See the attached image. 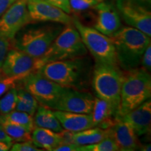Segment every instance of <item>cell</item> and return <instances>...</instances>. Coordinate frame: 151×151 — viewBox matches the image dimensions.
I'll use <instances>...</instances> for the list:
<instances>
[{
	"mask_svg": "<svg viewBox=\"0 0 151 151\" xmlns=\"http://www.w3.org/2000/svg\"><path fill=\"white\" fill-rule=\"evenodd\" d=\"M93 68L92 60L85 55L48 62L37 71L63 88L86 91L91 84Z\"/></svg>",
	"mask_w": 151,
	"mask_h": 151,
	"instance_id": "6da1fadb",
	"label": "cell"
},
{
	"mask_svg": "<svg viewBox=\"0 0 151 151\" xmlns=\"http://www.w3.org/2000/svg\"><path fill=\"white\" fill-rule=\"evenodd\" d=\"M65 26L57 22H32L18 32L11 41V47L35 59H39L44 55Z\"/></svg>",
	"mask_w": 151,
	"mask_h": 151,
	"instance_id": "7a4b0ae2",
	"label": "cell"
},
{
	"mask_svg": "<svg viewBox=\"0 0 151 151\" xmlns=\"http://www.w3.org/2000/svg\"><path fill=\"white\" fill-rule=\"evenodd\" d=\"M115 47L117 63L124 71L137 69L150 37L137 28L122 27L111 37Z\"/></svg>",
	"mask_w": 151,
	"mask_h": 151,
	"instance_id": "3957f363",
	"label": "cell"
},
{
	"mask_svg": "<svg viewBox=\"0 0 151 151\" xmlns=\"http://www.w3.org/2000/svg\"><path fill=\"white\" fill-rule=\"evenodd\" d=\"M149 73L142 67L123 72L117 117L124 116L150 99L151 77Z\"/></svg>",
	"mask_w": 151,
	"mask_h": 151,
	"instance_id": "277c9868",
	"label": "cell"
},
{
	"mask_svg": "<svg viewBox=\"0 0 151 151\" xmlns=\"http://www.w3.org/2000/svg\"><path fill=\"white\" fill-rule=\"evenodd\" d=\"M88 52L73 23L66 24L44 55L37 59V70L48 62L80 58L87 55Z\"/></svg>",
	"mask_w": 151,
	"mask_h": 151,
	"instance_id": "5b68a950",
	"label": "cell"
},
{
	"mask_svg": "<svg viewBox=\"0 0 151 151\" xmlns=\"http://www.w3.org/2000/svg\"><path fill=\"white\" fill-rule=\"evenodd\" d=\"M123 71L118 65L95 62L92 71L91 86L97 97L107 101L116 111L120 100Z\"/></svg>",
	"mask_w": 151,
	"mask_h": 151,
	"instance_id": "8992f818",
	"label": "cell"
},
{
	"mask_svg": "<svg viewBox=\"0 0 151 151\" xmlns=\"http://www.w3.org/2000/svg\"><path fill=\"white\" fill-rule=\"evenodd\" d=\"M72 23L95 62L118 65L115 47L111 37L103 35L94 27L86 25L76 16L73 17Z\"/></svg>",
	"mask_w": 151,
	"mask_h": 151,
	"instance_id": "52a82bcc",
	"label": "cell"
},
{
	"mask_svg": "<svg viewBox=\"0 0 151 151\" xmlns=\"http://www.w3.org/2000/svg\"><path fill=\"white\" fill-rule=\"evenodd\" d=\"M17 86L29 92L39 104L52 109L65 89L38 71L29 73L19 81Z\"/></svg>",
	"mask_w": 151,
	"mask_h": 151,
	"instance_id": "ba28073f",
	"label": "cell"
},
{
	"mask_svg": "<svg viewBox=\"0 0 151 151\" xmlns=\"http://www.w3.org/2000/svg\"><path fill=\"white\" fill-rule=\"evenodd\" d=\"M115 6L125 23L151 37L150 0H116Z\"/></svg>",
	"mask_w": 151,
	"mask_h": 151,
	"instance_id": "9c48e42d",
	"label": "cell"
},
{
	"mask_svg": "<svg viewBox=\"0 0 151 151\" xmlns=\"http://www.w3.org/2000/svg\"><path fill=\"white\" fill-rule=\"evenodd\" d=\"M32 23L27 0H16L0 17V34L12 41L24 27Z\"/></svg>",
	"mask_w": 151,
	"mask_h": 151,
	"instance_id": "30bf717a",
	"label": "cell"
},
{
	"mask_svg": "<svg viewBox=\"0 0 151 151\" xmlns=\"http://www.w3.org/2000/svg\"><path fill=\"white\" fill-rule=\"evenodd\" d=\"M94 97L86 91L65 88L52 109L67 112L91 114Z\"/></svg>",
	"mask_w": 151,
	"mask_h": 151,
	"instance_id": "8fae6325",
	"label": "cell"
},
{
	"mask_svg": "<svg viewBox=\"0 0 151 151\" xmlns=\"http://www.w3.org/2000/svg\"><path fill=\"white\" fill-rule=\"evenodd\" d=\"M27 7L32 22L72 23L73 17L45 0H27Z\"/></svg>",
	"mask_w": 151,
	"mask_h": 151,
	"instance_id": "7c38bea8",
	"label": "cell"
},
{
	"mask_svg": "<svg viewBox=\"0 0 151 151\" xmlns=\"http://www.w3.org/2000/svg\"><path fill=\"white\" fill-rule=\"evenodd\" d=\"M1 70L8 76L19 77L21 79L37 71V59L16 48H10L4 60Z\"/></svg>",
	"mask_w": 151,
	"mask_h": 151,
	"instance_id": "4fadbf2b",
	"label": "cell"
},
{
	"mask_svg": "<svg viewBox=\"0 0 151 151\" xmlns=\"http://www.w3.org/2000/svg\"><path fill=\"white\" fill-rule=\"evenodd\" d=\"M94 9L96 11L94 28L99 32L111 37L122 27L120 15L112 1L103 0Z\"/></svg>",
	"mask_w": 151,
	"mask_h": 151,
	"instance_id": "5bb4252c",
	"label": "cell"
},
{
	"mask_svg": "<svg viewBox=\"0 0 151 151\" xmlns=\"http://www.w3.org/2000/svg\"><path fill=\"white\" fill-rule=\"evenodd\" d=\"M108 137L118 146L119 150L134 151L139 150L141 143L132 127L119 117H115L113 125L107 129Z\"/></svg>",
	"mask_w": 151,
	"mask_h": 151,
	"instance_id": "9a60e30c",
	"label": "cell"
},
{
	"mask_svg": "<svg viewBox=\"0 0 151 151\" xmlns=\"http://www.w3.org/2000/svg\"><path fill=\"white\" fill-rule=\"evenodd\" d=\"M119 118L129 124L138 137L148 134L151 127L150 99Z\"/></svg>",
	"mask_w": 151,
	"mask_h": 151,
	"instance_id": "2e32d148",
	"label": "cell"
},
{
	"mask_svg": "<svg viewBox=\"0 0 151 151\" xmlns=\"http://www.w3.org/2000/svg\"><path fill=\"white\" fill-rule=\"evenodd\" d=\"M54 113L63 129L67 131L78 132L94 127L91 114L57 110Z\"/></svg>",
	"mask_w": 151,
	"mask_h": 151,
	"instance_id": "e0dca14e",
	"label": "cell"
},
{
	"mask_svg": "<svg viewBox=\"0 0 151 151\" xmlns=\"http://www.w3.org/2000/svg\"><path fill=\"white\" fill-rule=\"evenodd\" d=\"M91 116L94 127L107 129L113 125L116 112L107 101L96 97Z\"/></svg>",
	"mask_w": 151,
	"mask_h": 151,
	"instance_id": "ac0fdd59",
	"label": "cell"
},
{
	"mask_svg": "<svg viewBox=\"0 0 151 151\" xmlns=\"http://www.w3.org/2000/svg\"><path fill=\"white\" fill-rule=\"evenodd\" d=\"M32 141L38 148L45 150L54 151L63 143L60 132H56L46 128L35 127L31 132Z\"/></svg>",
	"mask_w": 151,
	"mask_h": 151,
	"instance_id": "d6986e66",
	"label": "cell"
},
{
	"mask_svg": "<svg viewBox=\"0 0 151 151\" xmlns=\"http://www.w3.org/2000/svg\"><path fill=\"white\" fill-rule=\"evenodd\" d=\"M33 118L35 127L46 128L56 132L63 130L60 121L55 115L54 111L45 106L39 105Z\"/></svg>",
	"mask_w": 151,
	"mask_h": 151,
	"instance_id": "ffe728a7",
	"label": "cell"
},
{
	"mask_svg": "<svg viewBox=\"0 0 151 151\" xmlns=\"http://www.w3.org/2000/svg\"><path fill=\"white\" fill-rule=\"evenodd\" d=\"M106 137H108L107 129L94 127L83 131L71 132L70 140L72 143L85 146L98 143Z\"/></svg>",
	"mask_w": 151,
	"mask_h": 151,
	"instance_id": "44dd1931",
	"label": "cell"
},
{
	"mask_svg": "<svg viewBox=\"0 0 151 151\" xmlns=\"http://www.w3.org/2000/svg\"><path fill=\"white\" fill-rule=\"evenodd\" d=\"M18 93V101H17L16 110L22 111L34 116L39 104L37 99L29 92L25 90L22 87H16Z\"/></svg>",
	"mask_w": 151,
	"mask_h": 151,
	"instance_id": "7402d4cb",
	"label": "cell"
},
{
	"mask_svg": "<svg viewBox=\"0 0 151 151\" xmlns=\"http://www.w3.org/2000/svg\"><path fill=\"white\" fill-rule=\"evenodd\" d=\"M0 124L4 129L6 133L14 141L21 142V141L32 140L31 132L22 126L6 121L1 117H0Z\"/></svg>",
	"mask_w": 151,
	"mask_h": 151,
	"instance_id": "603a6c76",
	"label": "cell"
},
{
	"mask_svg": "<svg viewBox=\"0 0 151 151\" xmlns=\"http://www.w3.org/2000/svg\"><path fill=\"white\" fill-rule=\"evenodd\" d=\"M0 117L6 121L22 126L31 132L35 127L33 116H30L27 113L17 111L16 109L6 114L0 115Z\"/></svg>",
	"mask_w": 151,
	"mask_h": 151,
	"instance_id": "cb8c5ba5",
	"label": "cell"
},
{
	"mask_svg": "<svg viewBox=\"0 0 151 151\" xmlns=\"http://www.w3.org/2000/svg\"><path fill=\"white\" fill-rule=\"evenodd\" d=\"M17 101V88H14L0 97V114L4 115L15 110Z\"/></svg>",
	"mask_w": 151,
	"mask_h": 151,
	"instance_id": "d4e9b609",
	"label": "cell"
},
{
	"mask_svg": "<svg viewBox=\"0 0 151 151\" xmlns=\"http://www.w3.org/2000/svg\"><path fill=\"white\" fill-rule=\"evenodd\" d=\"M119 150L115 141L110 137H106L99 142L81 147V151H117Z\"/></svg>",
	"mask_w": 151,
	"mask_h": 151,
	"instance_id": "484cf974",
	"label": "cell"
},
{
	"mask_svg": "<svg viewBox=\"0 0 151 151\" xmlns=\"http://www.w3.org/2000/svg\"><path fill=\"white\" fill-rule=\"evenodd\" d=\"M103 0H69L71 12L74 14L92 9Z\"/></svg>",
	"mask_w": 151,
	"mask_h": 151,
	"instance_id": "4316f807",
	"label": "cell"
},
{
	"mask_svg": "<svg viewBox=\"0 0 151 151\" xmlns=\"http://www.w3.org/2000/svg\"><path fill=\"white\" fill-rule=\"evenodd\" d=\"M21 80L22 79L19 77L8 76L4 75L0 78V97L9 90L14 88H16L19 81Z\"/></svg>",
	"mask_w": 151,
	"mask_h": 151,
	"instance_id": "83f0119b",
	"label": "cell"
},
{
	"mask_svg": "<svg viewBox=\"0 0 151 151\" xmlns=\"http://www.w3.org/2000/svg\"><path fill=\"white\" fill-rule=\"evenodd\" d=\"M10 150L11 151H41L43 149H39V148L36 146L33 141H25L21 142H16L13 143L11 146Z\"/></svg>",
	"mask_w": 151,
	"mask_h": 151,
	"instance_id": "f1b7e54d",
	"label": "cell"
},
{
	"mask_svg": "<svg viewBox=\"0 0 151 151\" xmlns=\"http://www.w3.org/2000/svg\"><path fill=\"white\" fill-rule=\"evenodd\" d=\"M11 47V41L0 34V69L5 59L7 52Z\"/></svg>",
	"mask_w": 151,
	"mask_h": 151,
	"instance_id": "f546056e",
	"label": "cell"
},
{
	"mask_svg": "<svg viewBox=\"0 0 151 151\" xmlns=\"http://www.w3.org/2000/svg\"><path fill=\"white\" fill-rule=\"evenodd\" d=\"M140 65L143 69L150 72L151 69V43L148 45L143 52Z\"/></svg>",
	"mask_w": 151,
	"mask_h": 151,
	"instance_id": "4dcf8cb0",
	"label": "cell"
},
{
	"mask_svg": "<svg viewBox=\"0 0 151 151\" xmlns=\"http://www.w3.org/2000/svg\"><path fill=\"white\" fill-rule=\"evenodd\" d=\"M47 2L50 3V4L58 7L62 11H64L67 14H70L71 13L70 4L69 0H45Z\"/></svg>",
	"mask_w": 151,
	"mask_h": 151,
	"instance_id": "1f68e13d",
	"label": "cell"
},
{
	"mask_svg": "<svg viewBox=\"0 0 151 151\" xmlns=\"http://www.w3.org/2000/svg\"><path fill=\"white\" fill-rule=\"evenodd\" d=\"M81 145L76 143H62L55 149L54 151H81Z\"/></svg>",
	"mask_w": 151,
	"mask_h": 151,
	"instance_id": "d6a6232c",
	"label": "cell"
},
{
	"mask_svg": "<svg viewBox=\"0 0 151 151\" xmlns=\"http://www.w3.org/2000/svg\"><path fill=\"white\" fill-rule=\"evenodd\" d=\"M16 0H0V17Z\"/></svg>",
	"mask_w": 151,
	"mask_h": 151,
	"instance_id": "836d02e7",
	"label": "cell"
},
{
	"mask_svg": "<svg viewBox=\"0 0 151 151\" xmlns=\"http://www.w3.org/2000/svg\"><path fill=\"white\" fill-rule=\"evenodd\" d=\"M0 141H4V142L6 143H13L14 141L12 140V139L9 137V136L6 133L4 129H3V127H1V125L0 124Z\"/></svg>",
	"mask_w": 151,
	"mask_h": 151,
	"instance_id": "e575fe53",
	"label": "cell"
},
{
	"mask_svg": "<svg viewBox=\"0 0 151 151\" xmlns=\"http://www.w3.org/2000/svg\"><path fill=\"white\" fill-rule=\"evenodd\" d=\"M13 143H6L4 141H0V151L10 150Z\"/></svg>",
	"mask_w": 151,
	"mask_h": 151,
	"instance_id": "d590c367",
	"label": "cell"
},
{
	"mask_svg": "<svg viewBox=\"0 0 151 151\" xmlns=\"http://www.w3.org/2000/svg\"><path fill=\"white\" fill-rule=\"evenodd\" d=\"M139 150H143V151H150L151 149H150V144L149 143V144H146V145H141L140 146V148H139Z\"/></svg>",
	"mask_w": 151,
	"mask_h": 151,
	"instance_id": "8d00e7d4",
	"label": "cell"
},
{
	"mask_svg": "<svg viewBox=\"0 0 151 151\" xmlns=\"http://www.w3.org/2000/svg\"><path fill=\"white\" fill-rule=\"evenodd\" d=\"M4 76V74H3V73H2V71H1V69H0V78H1V77H2Z\"/></svg>",
	"mask_w": 151,
	"mask_h": 151,
	"instance_id": "74e56055",
	"label": "cell"
}]
</instances>
